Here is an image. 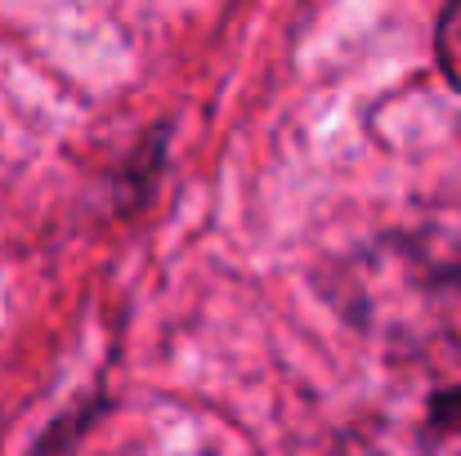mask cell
Wrapping results in <instances>:
<instances>
[{
	"instance_id": "6da1fadb",
	"label": "cell",
	"mask_w": 461,
	"mask_h": 456,
	"mask_svg": "<svg viewBox=\"0 0 461 456\" xmlns=\"http://www.w3.org/2000/svg\"><path fill=\"white\" fill-rule=\"evenodd\" d=\"M439 67L461 90V0H448V9L439 18Z\"/></svg>"
}]
</instances>
